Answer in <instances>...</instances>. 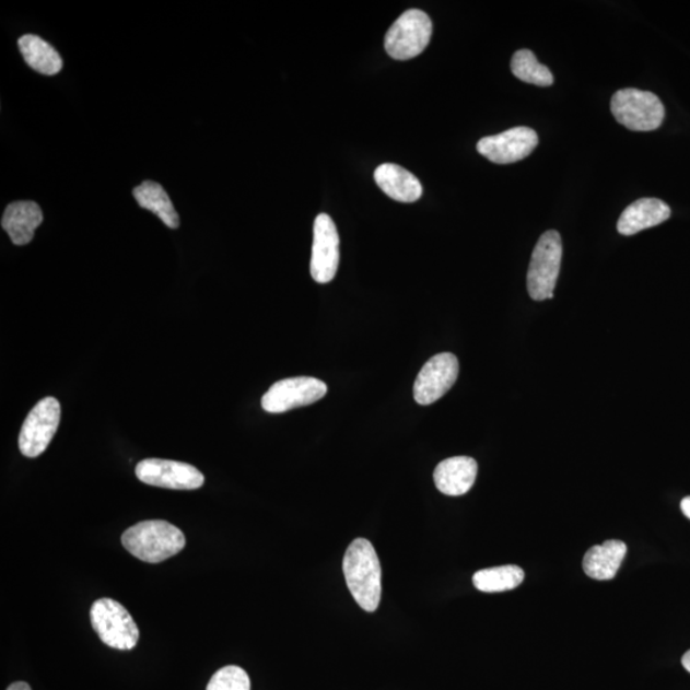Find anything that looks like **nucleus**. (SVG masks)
<instances>
[{
  "label": "nucleus",
  "instance_id": "f257e3e1",
  "mask_svg": "<svg viewBox=\"0 0 690 690\" xmlns=\"http://www.w3.org/2000/svg\"><path fill=\"white\" fill-rule=\"evenodd\" d=\"M347 586L361 608L374 612L382 600V565L373 543L358 538L347 549L343 560Z\"/></svg>",
  "mask_w": 690,
  "mask_h": 690
},
{
  "label": "nucleus",
  "instance_id": "f03ea898",
  "mask_svg": "<svg viewBox=\"0 0 690 690\" xmlns=\"http://www.w3.org/2000/svg\"><path fill=\"white\" fill-rule=\"evenodd\" d=\"M122 543L133 557L157 564L184 550L186 537L169 522L143 521L125 530Z\"/></svg>",
  "mask_w": 690,
  "mask_h": 690
},
{
  "label": "nucleus",
  "instance_id": "7ed1b4c3",
  "mask_svg": "<svg viewBox=\"0 0 690 690\" xmlns=\"http://www.w3.org/2000/svg\"><path fill=\"white\" fill-rule=\"evenodd\" d=\"M611 113L628 130L650 132L663 125L665 106L650 91L623 89L612 95Z\"/></svg>",
  "mask_w": 690,
  "mask_h": 690
},
{
  "label": "nucleus",
  "instance_id": "20e7f679",
  "mask_svg": "<svg viewBox=\"0 0 690 690\" xmlns=\"http://www.w3.org/2000/svg\"><path fill=\"white\" fill-rule=\"evenodd\" d=\"M561 259H563V244L557 231H548L538 239L530 257L527 274L529 297L535 301L551 300L555 290Z\"/></svg>",
  "mask_w": 690,
  "mask_h": 690
},
{
  "label": "nucleus",
  "instance_id": "39448f33",
  "mask_svg": "<svg viewBox=\"0 0 690 690\" xmlns=\"http://www.w3.org/2000/svg\"><path fill=\"white\" fill-rule=\"evenodd\" d=\"M91 624L98 639L112 648L128 651L140 640L139 627L122 604L101 598L90 610Z\"/></svg>",
  "mask_w": 690,
  "mask_h": 690
},
{
  "label": "nucleus",
  "instance_id": "423d86ee",
  "mask_svg": "<svg viewBox=\"0 0 690 690\" xmlns=\"http://www.w3.org/2000/svg\"><path fill=\"white\" fill-rule=\"evenodd\" d=\"M432 35V22L426 13L409 10L394 22L385 36V49L397 60H408L426 49Z\"/></svg>",
  "mask_w": 690,
  "mask_h": 690
},
{
  "label": "nucleus",
  "instance_id": "0eeeda50",
  "mask_svg": "<svg viewBox=\"0 0 690 690\" xmlns=\"http://www.w3.org/2000/svg\"><path fill=\"white\" fill-rule=\"evenodd\" d=\"M328 393V385L315 377L300 376L284 378L274 385L262 397L264 411L284 413L292 409L316 404Z\"/></svg>",
  "mask_w": 690,
  "mask_h": 690
},
{
  "label": "nucleus",
  "instance_id": "6e6552de",
  "mask_svg": "<svg viewBox=\"0 0 690 690\" xmlns=\"http://www.w3.org/2000/svg\"><path fill=\"white\" fill-rule=\"evenodd\" d=\"M60 405L56 398H44L28 413L19 437V446L27 458L39 457L49 446L59 426Z\"/></svg>",
  "mask_w": 690,
  "mask_h": 690
},
{
  "label": "nucleus",
  "instance_id": "1a4fd4ad",
  "mask_svg": "<svg viewBox=\"0 0 690 690\" xmlns=\"http://www.w3.org/2000/svg\"><path fill=\"white\" fill-rule=\"evenodd\" d=\"M459 375V362L453 353H438L424 363L413 386L417 404L430 406L453 388Z\"/></svg>",
  "mask_w": 690,
  "mask_h": 690
},
{
  "label": "nucleus",
  "instance_id": "9d476101",
  "mask_svg": "<svg viewBox=\"0 0 690 690\" xmlns=\"http://www.w3.org/2000/svg\"><path fill=\"white\" fill-rule=\"evenodd\" d=\"M136 476L150 487L171 490H197L204 482L203 475L196 467L157 458L140 461L136 467Z\"/></svg>",
  "mask_w": 690,
  "mask_h": 690
},
{
  "label": "nucleus",
  "instance_id": "9b49d317",
  "mask_svg": "<svg viewBox=\"0 0 690 690\" xmlns=\"http://www.w3.org/2000/svg\"><path fill=\"white\" fill-rule=\"evenodd\" d=\"M339 234L336 223L328 214H320L315 220L313 257H311V277L318 284L330 283L337 276L340 252Z\"/></svg>",
  "mask_w": 690,
  "mask_h": 690
},
{
  "label": "nucleus",
  "instance_id": "f8f14e48",
  "mask_svg": "<svg viewBox=\"0 0 690 690\" xmlns=\"http://www.w3.org/2000/svg\"><path fill=\"white\" fill-rule=\"evenodd\" d=\"M538 136L528 127H515L503 133L488 136L477 143V151L495 164H513L534 153Z\"/></svg>",
  "mask_w": 690,
  "mask_h": 690
},
{
  "label": "nucleus",
  "instance_id": "ddd939ff",
  "mask_svg": "<svg viewBox=\"0 0 690 690\" xmlns=\"http://www.w3.org/2000/svg\"><path fill=\"white\" fill-rule=\"evenodd\" d=\"M479 466L473 458L453 457L438 464L434 481L440 492L447 496H461L472 489Z\"/></svg>",
  "mask_w": 690,
  "mask_h": 690
},
{
  "label": "nucleus",
  "instance_id": "4468645a",
  "mask_svg": "<svg viewBox=\"0 0 690 690\" xmlns=\"http://www.w3.org/2000/svg\"><path fill=\"white\" fill-rule=\"evenodd\" d=\"M671 215L669 204L658 199H640L629 204L620 215L618 232L623 236H633L648 227L666 222Z\"/></svg>",
  "mask_w": 690,
  "mask_h": 690
},
{
  "label": "nucleus",
  "instance_id": "2eb2a0df",
  "mask_svg": "<svg viewBox=\"0 0 690 690\" xmlns=\"http://www.w3.org/2000/svg\"><path fill=\"white\" fill-rule=\"evenodd\" d=\"M43 211L34 201H17L7 207L3 218V230L14 245L25 246L33 241L35 231L43 223Z\"/></svg>",
  "mask_w": 690,
  "mask_h": 690
},
{
  "label": "nucleus",
  "instance_id": "dca6fc26",
  "mask_svg": "<svg viewBox=\"0 0 690 690\" xmlns=\"http://www.w3.org/2000/svg\"><path fill=\"white\" fill-rule=\"evenodd\" d=\"M376 184L385 195L399 202L420 200L423 189L421 182L411 172L396 164L377 166L374 174Z\"/></svg>",
  "mask_w": 690,
  "mask_h": 690
},
{
  "label": "nucleus",
  "instance_id": "f3484780",
  "mask_svg": "<svg viewBox=\"0 0 690 690\" xmlns=\"http://www.w3.org/2000/svg\"><path fill=\"white\" fill-rule=\"evenodd\" d=\"M627 555V545L619 540H609L590 548L583 559V569L589 578L610 581L616 577Z\"/></svg>",
  "mask_w": 690,
  "mask_h": 690
},
{
  "label": "nucleus",
  "instance_id": "a211bd4d",
  "mask_svg": "<svg viewBox=\"0 0 690 690\" xmlns=\"http://www.w3.org/2000/svg\"><path fill=\"white\" fill-rule=\"evenodd\" d=\"M19 48L25 62L36 72L55 75L62 71V57L40 36L32 34L22 36L19 40Z\"/></svg>",
  "mask_w": 690,
  "mask_h": 690
},
{
  "label": "nucleus",
  "instance_id": "6ab92c4d",
  "mask_svg": "<svg viewBox=\"0 0 690 690\" xmlns=\"http://www.w3.org/2000/svg\"><path fill=\"white\" fill-rule=\"evenodd\" d=\"M133 196L141 208L153 212L166 226L172 227V230L179 227L178 212L161 185L145 180L133 189Z\"/></svg>",
  "mask_w": 690,
  "mask_h": 690
},
{
  "label": "nucleus",
  "instance_id": "aec40b11",
  "mask_svg": "<svg viewBox=\"0 0 690 690\" xmlns=\"http://www.w3.org/2000/svg\"><path fill=\"white\" fill-rule=\"evenodd\" d=\"M525 581V572L517 565H503L476 572L473 585L481 593L495 594L512 590Z\"/></svg>",
  "mask_w": 690,
  "mask_h": 690
},
{
  "label": "nucleus",
  "instance_id": "412c9836",
  "mask_svg": "<svg viewBox=\"0 0 690 690\" xmlns=\"http://www.w3.org/2000/svg\"><path fill=\"white\" fill-rule=\"evenodd\" d=\"M512 72L518 80L530 85L548 87L553 83V75L548 67L538 63L534 51L522 49L512 59Z\"/></svg>",
  "mask_w": 690,
  "mask_h": 690
},
{
  "label": "nucleus",
  "instance_id": "4be33fe9",
  "mask_svg": "<svg viewBox=\"0 0 690 690\" xmlns=\"http://www.w3.org/2000/svg\"><path fill=\"white\" fill-rule=\"evenodd\" d=\"M207 690H252V681L242 667L231 665L214 674Z\"/></svg>",
  "mask_w": 690,
  "mask_h": 690
},
{
  "label": "nucleus",
  "instance_id": "5701e85b",
  "mask_svg": "<svg viewBox=\"0 0 690 690\" xmlns=\"http://www.w3.org/2000/svg\"><path fill=\"white\" fill-rule=\"evenodd\" d=\"M680 507L682 514H685L686 517L690 519V496L681 500Z\"/></svg>",
  "mask_w": 690,
  "mask_h": 690
},
{
  "label": "nucleus",
  "instance_id": "b1692460",
  "mask_svg": "<svg viewBox=\"0 0 690 690\" xmlns=\"http://www.w3.org/2000/svg\"><path fill=\"white\" fill-rule=\"evenodd\" d=\"M7 690H32V688H30L27 682L19 681V682H13V685L10 686V688Z\"/></svg>",
  "mask_w": 690,
  "mask_h": 690
},
{
  "label": "nucleus",
  "instance_id": "393cba45",
  "mask_svg": "<svg viewBox=\"0 0 690 690\" xmlns=\"http://www.w3.org/2000/svg\"><path fill=\"white\" fill-rule=\"evenodd\" d=\"M681 664L685 666V669L690 673V650L682 656Z\"/></svg>",
  "mask_w": 690,
  "mask_h": 690
}]
</instances>
